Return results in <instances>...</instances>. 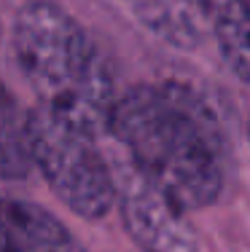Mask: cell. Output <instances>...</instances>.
<instances>
[{
  "mask_svg": "<svg viewBox=\"0 0 250 252\" xmlns=\"http://www.w3.org/2000/svg\"><path fill=\"white\" fill-rule=\"evenodd\" d=\"M108 131L127 158L183 212L223 193L226 142L215 113L186 83H143L116 97Z\"/></svg>",
  "mask_w": 250,
  "mask_h": 252,
  "instance_id": "cell-1",
  "label": "cell"
},
{
  "mask_svg": "<svg viewBox=\"0 0 250 252\" xmlns=\"http://www.w3.org/2000/svg\"><path fill=\"white\" fill-rule=\"evenodd\" d=\"M11 54L38 107L94 137L108 131L116 102L110 70L89 32L62 5L27 3L16 14Z\"/></svg>",
  "mask_w": 250,
  "mask_h": 252,
  "instance_id": "cell-2",
  "label": "cell"
},
{
  "mask_svg": "<svg viewBox=\"0 0 250 252\" xmlns=\"http://www.w3.org/2000/svg\"><path fill=\"white\" fill-rule=\"evenodd\" d=\"M30 158L54 196L83 220H103L113 209V169L94 145L97 137L54 113H27Z\"/></svg>",
  "mask_w": 250,
  "mask_h": 252,
  "instance_id": "cell-3",
  "label": "cell"
},
{
  "mask_svg": "<svg viewBox=\"0 0 250 252\" xmlns=\"http://www.w3.org/2000/svg\"><path fill=\"white\" fill-rule=\"evenodd\" d=\"M113 169V207L140 252H199L186 212L151 183L129 158Z\"/></svg>",
  "mask_w": 250,
  "mask_h": 252,
  "instance_id": "cell-4",
  "label": "cell"
},
{
  "mask_svg": "<svg viewBox=\"0 0 250 252\" xmlns=\"http://www.w3.org/2000/svg\"><path fill=\"white\" fill-rule=\"evenodd\" d=\"M0 225L14 252H86L62 220L25 199H0Z\"/></svg>",
  "mask_w": 250,
  "mask_h": 252,
  "instance_id": "cell-5",
  "label": "cell"
},
{
  "mask_svg": "<svg viewBox=\"0 0 250 252\" xmlns=\"http://www.w3.org/2000/svg\"><path fill=\"white\" fill-rule=\"evenodd\" d=\"M135 14L153 35L175 49L191 51L213 27V0H135Z\"/></svg>",
  "mask_w": 250,
  "mask_h": 252,
  "instance_id": "cell-6",
  "label": "cell"
},
{
  "mask_svg": "<svg viewBox=\"0 0 250 252\" xmlns=\"http://www.w3.org/2000/svg\"><path fill=\"white\" fill-rule=\"evenodd\" d=\"M33 172L27 113L0 81V180H25Z\"/></svg>",
  "mask_w": 250,
  "mask_h": 252,
  "instance_id": "cell-7",
  "label": "cell"
},
{
  "mask_svg": "<svg viewBox=\"0 0 250 252\" xmlns=\"http://www.w3.org/2000/svg\"><path fill=\"white\" fill-rule=\"evenodd\" d=\"M213 35L226 67L240 83H248V0H226L213 14Z\"/></svg>",
  "mask_w": 250,
  "mask_h": 252,
  "instance_id": "cell-8",
  "label": "cell"
},
{
  "mask_svg": "<svg viewBox=\"0 0 250 252\" xmlns=\"http://www.w3.org/2000/svg\"><path fill=\"white\" fill-rule=\"evenodd\" d=\"M0 252H14V247H11V242H8V236H5V231H3V225H0Z\"/></svg>",
  "mask_w": 250,
  "mask_h": 252,
  "instance_id": "cell-9",
  "label": "cell"
}]
</instances>
